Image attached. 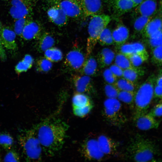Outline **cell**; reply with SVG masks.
<instances>
[{
  "label": "cell",
  "mask_w": 162,
  "mask_h": 162,
  "mask_svg": "<svg viewBox=\"0 0 162 162\" xmlns=\"http://www.w3.org/2000/svg\"><path fill=\"white\" fill-rule=\"evenodd\" d=\"M52 67L51 62L46 58H42L38 59L36 63L37 71L44 73L50 71Z\"/></svg>",
  "instance_id": "74e56055"
},
{
  "label": "cell",
  "mask_w": 162,
  "mask_h": 162,
  "mask_svg": "<svg viewBox=\"0 0 162 162\" xmlns=\"http://www.w3.org/2000/svg\"><path fill=\"white\" fill-rule=\"evenodd\" d=\"M32 19V16H26L15 20L14 30L16 35L21 37L25 27Z\"/></svg>",
  "instance_id": "1f68e13d"
},
{
  "label": "cell",
  "mask_w": 162,
  "mask_h": 162,
  "mask_svg": "<svg viewBox=\"0 0 162 162\" xmlns=\"http://www.w3.org/2000/svg\"><path fill=\"white\" fill-rule=\"evenodd\" d=\"M84 17L101 14L103 9L101 0H80Z\"/></svg>",
  "instance_id": "9a60e30c"
},
{
  "label": "cell",
  "mask_w": 162,
  "mask_h": 162,
  "mask_svg": "<svg viewBox=\"0 0 162 162\" xmlns=\"http://www.w3.org/2000/svg\"><path fill=\"white\" fill-rule=\"evenodd\" d=\"M134 122L136 126L142 130L157 128L160 123L159 121L148 112L140 116Z\"/></svg>",
  "instance_id": "2e32d148"
},
{
  "label": "cell",
  "mask_w": 162,
  "mask_h": 162,
  "mask_svg": "<svg viewBox=\"0 0 162 162\" xmlns=\"http://www.w3.org/2000/svg\"><path fill=\"white\" fill-rule=\"evenodd\" d=\"M154 97L160 100V102H162V86H155Z\"/></svg>",
  "instance_id": "7dc6e473"
},
{
  "label": "cell",
  "mask_w": 162,
  "mask_h": 162,
  "mask_svg": "<svg viewBox=\"0 0 162 162\" xmlns=\"http://www.w3.org/2000/svg\"><path fill=\"white\" fill-rule=\"evenodd\" d=\"M155 85L162 86V69H160L156 76Z\"/></svg>",
  "instance_id": "c3c4849f"
},
{
  "label": "cell",
  "mask_w": 162,
  "mask_h": 162,
  "mask_svg": "<svg viewBox=\"0 0 162 162\" xmlns=\"http://www.w3.org/2000/svg\"><path fill=\"white\" fill-rule=\"evenodd\" d=\"M159 6V16H160L161 20V24L162 26V0L160 2Z\"/></svg>",
  "instance_id": "f907efd6"
},
{
  "label": "cell",
  "mask_w": 162,
  "mask_h": 162,
  "mask_svg": "<svg viewBox=\"0 0 162 162\" xmlns=\"http://www.w3.org/2000/svg\"></svg>",
  "instance_id": "db71d44e"
},
{
  "label": "cell",
  "mask_w": 162,
  "mask_h": 162,
  "mask_svg": "<svg viewBox=\"0 0 162 162\" xmlns=\"http://www.w3.org/2000/svg\"><path fill=\"white\" fill-rule=\"evenodd\" d=\"M111 20L110 16L105 14H100L91 16L88 27L86 58L91 54L102 32Z\"/></svg>",
  "instance_id": "5b68a950"
},
{
  "label": "cell",
  "mask_w": 162,
  "mask_h": 162,
  "mask_svg": "<svg viewBox=\"0 0 162 162\" xmlns=\"http://www.w3.org/2000/svg\"><path fill=\"white\" fill-rule=\"evenodd\" d=\"M51 4L58 5L68 16L78 18L83 16L80 0H49Z\"/></svg>",
  "instance_id": "30bf717a"
},
{
  "label": "cell",
  "mask_w": 162,
  "mask_h": 162,
  "mask_svg": "<svg viewBox=\"0 0 162 162\" xmlns=\"http://www.w3.org/2000/svg\"><path fill=\"white\" fill-rule=\"evenodd\" d=\"M34 60L33 57L30 55H26L23 59L20 61L15 67L16 73L19 75L21 73L26 71L32 66Z\"/></svg>",
  "instance_id": "83f0119b"
},
{
  "label": "cell",
  "mask_w": 162,
  "mask_h": 162,
  "mask_svg": "<svg viewBox=\"0 0 162 162\" xmlns=\"http://www.w3.org/2000/svg\"><path fill=\"white\" fill-rule=\"evenodd\" d=\"M135 8V13L139 15L152 16L157 10V1L144 0Z\"/></svg>",
  "instance_id": "ffe728a7"
},
{
  "label": "cell",
  "mask_w": 162,
  "mask_h": 162,
  "mask_svg": "<svg viewBox=\"0 0 162 162\" xmlns=\"http://www.w3.org/2000/svg\"><path fill=\"white\" fill-rule=\"evenodd\" d=\"M69 126L60 119H47L34 126L43 152L52 157L62 148Z\"/></svg>",
  "instance_id": "6da1fadb"
},
{
  "label": "cell",
  "mask_w": 162,
  "mask_h": 162,
  "mask_svg": "<svg viewBox=\"0 0 162 162\" xmlns=\"http://www.w3.org/2000/svg\"><path fill=\"white\" fill-rule=\"evenodd\" d=\"M146 70L144 68L140 66L134 67L133 68L123 70V77L124 78L136 83L140 77L144 76Z\"/></svg>",
  "instance_id": "484cf974"
},
{
  "label": "cell",
  "mask_w": 162,
  "mask_h": 162,
  "mask_svg": "<svg viewBox=\"0 0 162 162\" xmlns=\"http://www.w3.org/2000/svg\"><path fill=\"white\" fill-rule=\"evenodd\" d=\"M93 107L92 104L84 107L73 108V112L76 116L83 117L90 112Z\"/></svg>",
  "instance_id": "ab89813d"
},
{
  "label": "cell",
  "mask_w": 162,
  "mask_h": 162,
  "mask_svg": "<svg viewBox=\"0 0 162 162\" xmlns=\"http://www.w3.org/2000/svg\"><path fill=\"white\" fill-rule=\"evenodd\" d=\"M115 55L111 49L104 48L98 53L96 59L99 67L103 68L110 65L114 60Z\"/></svg>",
  "instance_id": "44dd1931"
},
{
  "label": "cell",
  "mask_w": 162,
  "mask_h": 162,
  "mask_svg": "<svg viewBox=\"0 0 162 162\" xmlns=\"http://www.w3.org/2000/svg\"><path fill=\"white\" fill-rule=\"evenodd\" d=\"M119 91L113 84L108 83L104 87L105 94L109 98H117Z\"/></svg>",
  "instance_id": "60d3db41"
},
{
  "label": "cell",
  "mask_w": 162,
  "mask_h": 162,
  "mask_svg": "<svg viewBox=\"0 0 162 162\" xmlns=\"http://www.w3.org/2000/svg\"><path fill=\"white\" fill-rule=\"evenodd\" d=\"M147 44L151 48L162 45V31L153 37L146 39Z\"/></svg>",
  "instance_id": "b9f144b4"
},
{
  "label": "cell",
  "mask_w": 162,
  "mask_h": 162,
  "mask_svg": "<svg viewBox=\"0 0 162 162\" xmlns=\"http://www.w3.org/2000/svg\"><path fill=\"white\" fill-rule=\"evenodd\" d=\"M148 112L155 118L162 116V102H159Z\"/></svg>",
  "instance_id": "f6af8a7d"
},
{
  "label": "cell",
  "mask_w": 162,
  "mask_h": 162,
  "mask_svg": "<svg viewBox=\"0 0 162 162\" xmlns=\"http://www.w3.org/2000/svg\"><path fill=\"white\" fill-rule=\"evenodd\" d=\"M135 92L119 91L117 98L120 101L128 105L133 109Z\"/></svg>",
  "instance_id": "d6a6232c"
},
{
  "label": "cell",
  "mask_w": 162,
  "mask_h": 162,
  "mask_svg": "<svg viewBox=\"0 0 162 162\" xmlns=\"http://www.w3.org/2000/svg\"><path fill=\"white\" fill-rule=\"evenodd\" d=\"M128 57L132 65L134 67L140 66L148 60L149 56L138 54H133L125 56Z\"/></svg>",
  "instance_id": "f35d334b"
},
{
  "label": "cell",
  "mask_w": 162,
  "mask_h": 162,
  "mask_svg": "<svg viewBox=\"0 0 162 162\" xmlns=\"http://www.w3.org/2000/svg\"><path fill=\"white\" fill-rule=\"evenodd\" d=\"M156 76L149 75L135 91L133 116V121L140 116L148 112L154 97Z\"/></svg>",
  "instance_id": "3957f363"
},
{
  "label": "cell",
  "mask_w": 162,
  "mask_h": 162,
  "mask_svg": "<svg viewBox=\"0 0 162 162\" xmlns=\"http://www.w3.org/2000/svg\"><path fill=\"white\" fill-rule=\"evenodd\" d=\"M115 64L123 70L133 68L134 66L131 64L128 58L124 54L118 53L115 57Z\"/></svg>",
  "instance_id": "4dcf8cb0"
},
{
  "label": "cell",
  "mask_w": 162,
  "mask_h": 162,
  "mask_svg": "<svg viewBox=\"0 0 162 162\" xmlns=\"http://www.w3.org/2000/svg\"><path fill=\"white\" fill-rule=\"evenodd\" d=\"M86 59L80 49H75L69 52L64 62V68L69 71H80Z\"/></svg>",
  "instance_id": "9c48e42d"
},
{
  "label": "cell",
  "mask_w": 162,
  "mask_h": 162,
  "mask_svg": "<svg viewBox=\"0 0 162 162\" xmlns=\"http://www.w3.org/2000/svg\"><path fill=\"white\" fill-rule=\"evenodd\" d=\"M73 86L76 92L95 94L96 90L90 76L73 74L71 78Z\"/></svg>",
  "instance_id": "8fae6325"
},
{
  "label": "cell",
  "mask_w": 162,
  "mask_h": 162,
  "mask_svg": "<svg viewBox=\"0 0 162 162\" xmlns=\"http://www.w3.org/2000/svg\"><path fill=\"white\" fill-rule=\"evenodd\" d=\"M97 140L100 148L105 155L115 154L119 146L117 142L105 135H100Z\"/></svg>",
  "instance_id": "e0dca14e"
},
{
  "label": "cell",
  "mask_w": 162,
  "mask_h": 162,
  "mask_svg": "<svg viewBox=\"0 0 162 162\" xmlns=\"http://www.w3.org/2000/svg\"><path fill=\"white\" fill-rule=\"evenodd\" d=\"M16 34L8 26H2L0 30V39L4 47L7 49L16 51L18 46L16 41Z\"/></svg>",
  "instance_id": "5bb4252c"
},
{
  "label": "cell",
  "mask_w": 162,
  "mask_h": 162,
  "mask_svg": "<svg viewBox=\"0 0 162 162\" xmlns=\"http://www.w3.org/2000/svg\"><path fill=\"white\" fill-rule=\"evenodd\" d=\"M103 76L105 81L108 84H113L117 80V77L109 68L105 69L103 72Z\"/></svg>",
  "instance_id": "ee69618b"
},
{
  "label": "cell",
  "mask_w": 162,
  "mask_h": 162,
  "mask_svg": "<svg viewBox=\"0 0 162 162\" xmlns=\"http://www.w3.org/2000/svg\"><path fill=\"white\" fill-rule=\"evenodd\" d=\"M121 110V104L104 107L102 114L104 118L109 123L115 126L120 127L127 121V118Z\"/></svg>",
  "instance_id": "ba28073f"
},
{
  "label": "cell",
  "mask_w": 162,
  "mask_h": 162,
  "mask_svg": "<svg viewBox=\"0 0 162 162\" xmlns=\"http://www.w3.org/2000/svg\"><path fill=\"white\" fill-rule=\"evenodd\" d=\"M51 4L47 11L49 19L58 26H64L68 22V16L58 5L56 4Z\"/></svg>",
  "instance_id": "7c38bea8"
},
{
  "label": "cell",
  "mask_w": 162,
  "mask_h": 162,
  "mask_svg": "<svg viewBox=\"0 0 162 162\" xmlns=\"http://www.w3.org/2000/svg\"><path fill=\"white\" fill-rule=\"evenodd\" d=\"M14 143L13 138L9 134L2 133L0 134V146L7 150L11 149Z\"/></svg>",
  "instance_id": "d590c367"
},
{
  "label": "cell",
  "mask_w": 162,
  "mask_h": 162,
  "mask_svg": "<svg viewBox=\"0 0 162 162\" xmlns=\"http://www.w3.org/2000/svg\"><path fill=\"white\" fill-rule=\"evenodd\" d=\"M112 35L114 44L117 47L124 44L128 40L129 31L125 26L120 24L112 32Z\"/></svg>",
  "instance_id": "cb8c5ba5"
},
{
  "label": "cell",
  "mask_w": 162,
  "mask_h": 162,
  "mask_svg": "<svg viewBox=\"0 0 162 162\" xmlns=\"http://www.w3.org/2000/svg\"><path fill=\"white\" fill-rule=\"evenodd\" d=\"M114 12L121 15L129 11L136 6L132 0H110Z\"/></svg>",
  "instance_id": "603a6c76"
},
{
  "label": "cell",
  "mask_w": 162,
  "mask_h": 162,
  "mask_svg": "<svg viewBox=\"0 0 162 162\" xmlns=\"http://www.w3.org/2000/svg\"><path fill=\"white\" fill-rule=\"evenodd\" d=\"M152 62L158 66H162V45L152 49Z\"/></svg>",
  "instance_id": "8d00e7d4"
},
{
  "label": "cell",
  "mask_w": 162,
  "mask_h": 162,
  "mask_svg": "<svg viewBox=\"0 0 162 162\" xmlns=\"http://www.w3.org/2000/svg\"><path fill=\"white\" fill-rule=\"evenodd\" d=\"M98 67L96 58L90 55L86 58L80 72L81 75L94 76L98 74Z\"/></svg>",
  "instance_id": "7402d4cb"
},
{
  "label": "cell",
  "mask_w": 162,
  "mask_h": 162,
  "mask_svg": "<svg viewBox=\"0 0 162 162\" xmlns=\"http://www.w3.org/2000/svg\"><path fill=\"white\" fill-rule=\"evenodd\" d=\"M98 42L101 46H108L114 44L112 35V32L110 30L106 27L102 32Z\"/></svg>",
  "instance_id": "e575fe53"
},
{
  "label": "cell",
  "mask_w": 162,
  "mask_h": 162,
  "mask_svg": "<svg viewBox=\"0 0 162 162\" xmlns=\"http://www.w3.org/2000/svg\"><path fill=\"white\" fill-rule=\"evenodd\" d=\"M135 4L136 7L141 3L144 0H132Z\"/></svg>",
  "instance_id": "816d5d0a"
},
{
  "label": "cell",
  "mask_w": 162,
  "mask_h": 162,
  "mask_svg": "<svg viewBox=\"0 0 162 162\" xmlns=\"http://www.w3.org/2000/svg\"><path fill=\"white\" fill-rule=\"evenodd\" d=\"M43 32L41 24L32 19L25 27L21 37L26 40H38Z\"/></svg>",
  "instance_id": "4fadbf2b"
},
{
  "label": "cell",
  "mask_w": 162,
  "mask_h": 162,
  "mask_svg": "<svg viewBox=\"0 0 162 162\" xmlns=\"http://www.w3.org/2000/svg\"><path fill=\"white\" fill-rule=\"evenodd\" d=\"M139 16L134 21V28L136 32L141 34L146 24L152 18V16Z\"/></svg>",
  "instance_id": "836d02e7"
},
{
  "label": "cell",
  "mask_w": 162,
  "mask_h": 162,
  "mask_svg": "<svg viewBox=\"0 0 162 162\" xmlns=\"http://www.w3.org/2000/svg\"><path fill=\"white\" fill-rule=\"evenodd\" d=\"M109 68L117 77L123 76V70L115 64L111 65Z\"/></svg>",
  "instance_id": "bcb514c9"
},
{
  "label": "cell",
  "mask_w": 162,
  "mask_h": 162,
  "mask_svg": "<svg viewBox=\"0 0 162 162\" xmlns=\"http://www.w3.org/2000/svg\"><path fill=\"white\" fill-rule=\"evenodd\" d=\"M117 48L119 52L125 56L138 54L149 56L144 45L140 42L124 43Z\"/></svg>",
  "instance_id": "ac0fdd59"
},
{
  "label": "cell",
  "mask_w": 162,
  "mask_h": 162,
  "mask_svg": "<svg viewBox=\"0 0 162 162\" xmlns=\"http://www.w3.org/2000/svg\"><path fill=\"white\" fill-rule=\"evenodd\" d=\"M82 156L88 161H101L105 155L102 152L97 139L87 138L83 141L79 148Z\"/></svg>",
  "instance_id": "8992f818"
},
{
  "label": "cell",
  "mask_w": 162,
  "mask_h": 162,
  "mask_svg": "<svg viewBox=\"0 0 162 162\" xmlns=\"http://www.w3.org/2000/svg\"><path fill=\"white\" fill-rule=\"evenodd\" d=\"M0 58L2 60L6 58V56L5 51L4 49L2 43L0 39Z\"/></svg>",
  "instance_id": "681fc988"
},
{
  "label": "cell",
  "mask_w": 162,
  "mask_h": 162,
  "mask_svg": "<svg viewBox=\"0 0 162 162\" xmlns=\"http://www.w3.org/2000/svg\"><path fill=\"white\" fill-rule=\"evenodd\" d=\"M17 139L22 153L27 161H40L43 152L34 129L23 131Z\"/></svg>",
  "instance_id": "277c9868"
},
{
  "label": "cell",
  "mask_w": 162,
  "mask_h": 162,
  "mask_svg": "<svg viewBox=\"0 0 162 162\" xmlns=\"http://www.w3.org/2000/svg\"><path fill=\"white\" fill-rule=\"evenodd\" d=\"M44 52L45 57L51 62H58L62 60V53L57 48L52 47Z\"/></svg>",
  "instance_id": "f546056e"
},
{
  "label": "cell",
  "mask_w": 162,
  "mask_h": 162,
  "mask_svg": "<svg viewBox=\"0 0 162 162\" xmlns=\"http://www.w3.org/2000/svg\"><path fill=\"white\" fill-rule=\"evenodd\" d=\"M92 104L89 97L84 93L76 92L72 98L73 108L84 107Z\"/></svg>",
  "instance_id": "4316f807"
},
{
  "label": "cell",
  "mask_w": 162,
  "mask_h": 162,
  "mask_svg": "<svg viewBox=\"0 0 162 162\" xmlns=\"http://www.w3.org/2000/svg\"><path fill=\"white\" fill-rule=\"evenodd\" d=\"M159 151L155 143L137 134L130 140L126 149V155L135 161L145 162L156 161L155 157Z\"/></svg>",
  "instance_id": "7a4b0ae2"
},
{
  "label": "cell",
  "mask_w": 162,
  "mask_h": 162,
  "mask_svg": "<svg viewBox=\"0 0 162 162\" xmlns=\"http://www.w3.org/2000/svg\"><path fill=\"white\" fill-rule=\"evenodd\" d=\"M161 31L162 26L159 16L152 18L146 24L141 34L146 39L153 37Z\"/></svg>",
  "instance_id": "d6986e66"
},
{
  "label": "cell",
  "mask_w": 162,
  "mask_h": 162,
  "mask_svg": "<svg viewBox=\"0 0 162 162\" xmlns=\"http://www.w3.org/2000/svg\"><path fill=\"white\" fill-rule=\"evenodd\" d=\"M113 85L120 91L135 92L137 89L135 83L124 77L117 80Z\"/></svg>",
  "instance_id": "f1b7e54d"
},
{
  "label": "cell",
  "mask_w": 162,
  "mask_h": 162,
  "mask_svg": "<svg viewBox=\"0 0 162 162\" xmlns=\"http://www.w3.org/2000/svg\"><path fill=\"white\" fill-rule=\"evenodd\" d=\"M37 49L40 52H44L54 45L55 39L48 32H43L38 39Z\"/></svg>",
  "instance_id": "d4e9b609"
},
{
  "label": "cell",
  "mask_w": 162,
  "mask_h": 162,
  "mask_svg": "<svg viewBox=\"0 0 162 162\" xmlns=\"http://www.w3.org/2000/svg\"><path fill=\"white\" fill-rule=\"evenodd\" d=\"M20 157L18 153L15 150H10L5 155L3 161L4 162H19Z\"/></svg>",
  "instance_id": "7bdbcfd3"
},
{
  "label": "cell",
  "mask_w": 162,
  "mask_h": 162,
  "mask_svg": "<svg viewBox=\"0 0 162 162\" xmlns=\"http://www.w3.org/2000/svg\"><path fill=\"white\" fill-rule=\"evenodd\" d=\"M35 0H11L9 13L15 20L32 16Z\"/></svg>",
  "instance_id": "52a82bcc"
},
{
  "label": "cell",
  "mask_w": 162,
  "mask_h": 162,
  "mask_svg": "<svg viewBox=\"0 0 162 162\" xmlns=\"http://www.w3.org/2000/svg\"><path fill=\"white\" fill-rule=\"evenodd\" d=\"M2 27V24L1 22L0 21V30L1 29Z\"/></svg>",
  "instance_id": "f5cc1de1"
}]
</instances>
